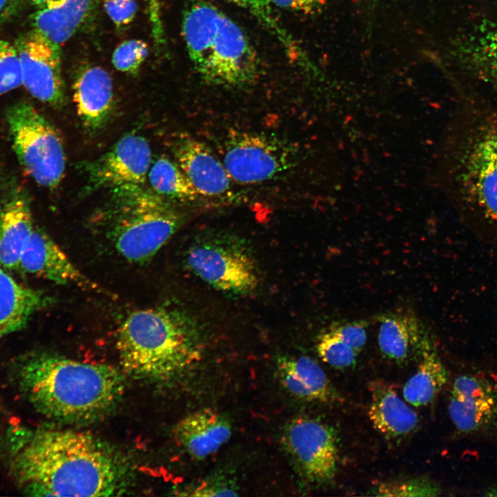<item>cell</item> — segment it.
I'll return each instance as SVG.
<instances>
[{
	"label": "cell",
	"mask_w": 497,
	"mask_h": 497,
	"mask_svg": "<svg viewBox=\"0 0 497 497\" xmlns=\"http://www.w3.org/2000/svg\"><path fill=\"white\" fill-rule=\"evenodd\" d=\"M13 469L32 494L108 496L121 491V465L111 450L88 433L48 429L17 442Z\"/></svg>",
	"instance_id": "cell-1"
},
{
	"label": "cell",
	"mask_w": 497,
	"mask_h": 497,
	"mask_svg": "<svg viewBox=\"0 0 497 497\" xmlns=\"http://www.w3.org/2000/svg\"><path fill=\"white\" fill-rule=\"evenodd\" d=\"M20 387L46 417L67 423H85L107 414L121 397V376L113 367L39 353L19 368Z\"/></svg>",
	"instance_id": "cell-2"
},
{
	"label": "cell",
	"mask_w": 497,
	"mask_h": 497,
	"mask_svg": "<svg viewBox=\"0 0 497 497\" xmlns=\"http://www.w3.org/2000/svg\"><path fill=\"white\" fill-rule=\"evenodd\" d=\"M200 327L187 312L173 307L139 309L119 326L116 347L123 369L137 378L165 380L199 354Z\"/></svg>",
	"instance_id": "cell-3"
},
{
	"label": "cell",
	"mask_w": 497,
	"mask_h": 497,
	"mask_svg": "<svg viewBox=\"0 0 497 497\" xmlns=\"http://www.w3.org/2000/svg\"><path fill=\"white\" fill-rule=\"evenodd\" d=\"M182 35L188 56L207 83L244 87L258 77L257 53L242 29L213 3L191 0L185 7Z\"/></svg>",
	"instance_id": "cell-4"
},
{
	"label": "cell",
	"mask_w": 497,
	"mask_h": 497,
	"mask_svg": "<svg viewBox=\"0 0 497 497\" xmlns=\"http://www.w3.org/2000/svg\"><path fill=\"white\" fill-rule=\"evenodd\" d=\"M113 191L100 220L104 235L123 259L147 262L182 225L183 215L165 197L143 186Z\"/></svg>",
	"instance_id": "cell-5"
},
{
	"label": "cell",
	"mask_w": 497,
	"mask_h": 497,
	"mask_svg": "<svg viewBox=\"0 0 497 497\" xmlns=\"http://www.w3.org/2000/svg\"><path fill=\"white\" fill-rule=\"evenodd\" d=\"M188 268L215 289L231 296L254 292L260 271L254 253L243 238L226 232L196 237L186 253Z\"/></svg>",
	"instance_id": "cell-6"
},
{
	"label": "cell",
	"mask_w": 497,
	"mask_h": 497,
	"mask_svg": "<svg viewBox=\"0 0 497 497\" xmlns=\"http://www.w3.org/2000/svg\"><path fill=\"white\" fill-rule=\"evenodd\" d=\"M6 120L14 150L23 170L39 185L56 188L66 167L64 144L57 130L26 101L12 105Z\"/></svg>",
	"instance_id": "cell-7"
},
{
	"label": "cell",
	"mask_w": 497,
	"mask_h": 497,
	"mask_svg": "<svg viewBox=\"0 0 497 497\" xmlns=\"http://www.w3.org/2000/svg\"><path fill=\"white\" fill-rule=\"evenodd\" d=\"M469 144L463 176L469 226L497 245V130H481Z\"/></svg>",
	"instance_id": "cell-8"
},
{
	"label": "cell",
	"mask_w": 497,
	"mask_h": 497,
	"mask_svg": "<svg viewBox=\"0 0 497 497\" xmlns=\"http://www.w3.org/2000/svg\"><path fill=\"white\" fill-rule=\"evenodd\" d=\"M222 162L231 179L242 184L271 180L296 163L292 144L257 133L231 131L223 143Z\"/></svg>",
	"instance_id": "cell-9"
},
{
	"label": "cell",
	"mask_w": 497,
	"mask_h": 497,
	"mask_svg": "<svg viewBox=\"0 0 497 497\" xmlns=\"http://www.w3.org/2000/svg\"><path fill=\"white\" fill-rule=\"evenodd\" d=\"M282 442L304 481L321 486L334 479L338 452L336 436L331 427L320 420L297 417L285 427Z\"/></svg>",
	"instance_id": "cell-10"
},
{
	"label": "cell",
	"mask_w": 497,
	"mask_h": 497,
	"mask_svg": "<svg viewBox=\"0 0 497 497\" xmlns=\"http://www.w3.org/2000/svg\"><path fill=\"white\" fill-rule=\"evenodd\" d=\"M21 72V83L37 100L55 108L65 104L60 46L38 31L20 36L14 43Z\"/></svg>",
	"instance_id": "cell-11"
},
{
	"label": "cell",
	"mask_w": 497,
	"mask_h": 497,
	"mask_svg": "<svg viewBox=\"0 0 497 497\" xmlns=\"http://www.w3.org/2000/svg\"><path fill=\"white\" fill-rule=\"evenodd\" d=\"M147 140L136 133L121 137L108 151L86 166L94 188L112 190L143 186L151 164Z\"/></svg>",
	"instance_id": "cell-12"
},
{
	"label": "cell",
	"mask_w": 497,
	"mask_h": 497,
	"mask_svg": "<svg viewBox=\"0 0 497 497\" xmlns=\"http://www.w3.org/2000/svg\"><path fill=\"white\" fill-rule=\"evenodd\" d=\"M448 411L459 433H490L497 428V388L480 376L460 375L452 385Z\"/></svg>",
	"instance_id": "cell-13"
},
{
	"label": "cell",
	"mask_w": 497,
	"mask_h": 497,
	"mask_svg": "<svg viewBox=\"0 0 497 497\" xmlns=\"http://www.w3.org/2000/svg\"><path fill=\"white\" fill-rule=\"evenodd\" d=\"M19 269L59 284H70L101 292L102 289L85 275L41 229L34 228L21 253Z\"/></svg>",
	"instance_id": "cell-14"
},
{
	"label": "cell",
	"mask_w": 497,
	"mask_h": 497,
	"mask_svg": "<svg viewBox=\"0 0 497 497\" xmlns=\"http://www.w3.org/2000/svg\"><path fill=\"white\" fill-rule=\"evenodd\" d=\"M171 150L179 166L200 196L220 197L231 188V178L224 164L204 143L188 135H177Z\"/></svg>",
	"instance_id": "cell-15"
},
{
	"label": "cell",
	"mask_w": 497,
	"mask_h": 497,
	"mask_svg": "<svg viewBox=\"0 0 497 497\" xmlns=\"http://www.w3.org/2000/svg\"><path fill=\"white\" fill-rule=\"evenodd\" d=\"M73 101L83 126L90 132L101 129L110 117L114 102L108 72L98 66L83 68L74 81Z\"/></svg>",
	"instance_id": "cell-16"
},
{
	"label": "cell",
	"mask_w": 497,
	"mask_h": 497,
	"mask_svg": "<svg viewBox=\"0 0 497 497\" xmlns=\"http://www.w3.org/2000/svg\"><path fill=\"white\" fill-rule=\"evenodd\" d=\"M231 431V423L225 416L205 409L180 420L173 429V436L190 456L202 460L226 443Z\"/></svg>",
	"instance_id": "cell-17"
},
{
	"label": "cell",
	"mask_w": 497,
	"mask_h": 497,
	"mask_svg": "<svg viewBox=\"0 0 497 497\" xmlns=\"http://www.w3.org/2000/svg\"><path fill=\"white\" fill-rule=\"evenodd\" d=\"M98 0H55L31 17L33 29L61 47L94 16Z\"/></svg>",
	"instance_id": "cell-18"
},
{
	"label": "cell",
	"mask_w": 497,
	"mask_h": 497,
	"mask_svg": "<svg viewBox=\"0 0 497 497\" xmlns=\"http://www.w3.org/2000/svg\"><path fill=\"white\" fill-rule=\"evenodd\" d=\"M51 303L50 297L18 283L0 264V339L23 329Z\"/></svg>",
	"instance_id": "cell-19"
},
{
	"label": "cell",
	"mask_w": 497,
	"mask_h": 497,
	"mask_svg": "<svg viewBox=\"0 0 497 497\" xmlns=\"http://www.w3.org/2000/svg\"><path fill=\"white\" fill-rule=\"evenodd\" d=\"M282 386L307 401L331 402L337 395L322 367L308 356H282L277 362Z\"/></svg>",
	"instance_id": "cell-20"
},
{
	"label": "cell",
	"mask_w": 497,
	"mask_h": 497,
	"mask_svg": "<svg viewBox=\"0 0 497 497\" xmlns=\"http://www.w3.org/2000/svg\"><path fill=\"white\" fill-rule=\"evenodd\" d=\"M34 228L30 204L21 193L13 194L0 206V264L6 269H19Z\"/></svg>",
	"instance_id": "cell-21"
},
{
	"label": "cell",
	"mask_w": 497,
	"mask_h": 497,
	"mask_svg": "<svg viewBox=\"0 0 497 497\" xmlns=\"http://www.w3.org/2000/svg\"><path fill=\"white\" fill-rule=\"evenodd\" d=\"M368 415L374 427L388 439L401 438L417 427L419 418L390 386L374 382Z\"/></svg>",
	"instance_id": "cell-22"
},
{
	"label": "cell",
	"mask_w": 497,
	"mask_h": 497,
	"mask_svg": "<svg viewBox=\"0 0 497 497\" xmlns=\"http://www.w3.org/2000/svg\"><path fill=\"white\" fill-rule=\"evenodd\" d=\"M420 348V362L402 390L405 401L416 407L433 401L447 381L446 369L427 338L422 340Z\"/></svg>",
	"instance_id": "cell-23"
},
{
	"label": "cell",
	"mask_w": 497,
	"mask_h": 497,
	"mask_svg": "<svg viewBox=\"0 0 497 497\" xmlns=\"http://www.w3.org/2000/svg\"><path fill=\"white\" fill-rule=\"evenodd\" d=\"M417 321L407 315L390 314L381 318L378 345L382 353L397 362L405 360L414 346L420 347L421 340Z\"/></svg>",
	"instance_id": "cell-24"
},
{
	"label": "cell",
	"mask_w": 497,
	"mask_h": 497,
	"mask_svg": "<svg viewBox=\"0 0 497 497\" xmlns=\"http://www.w3.org/2000/svg\"><path fill=\"white\" fill-rule=\"evenodd\" d=\"M148 178L154 192L164 197L193 202L200 196L177 162L167 157L150 166Z\"/></svg>",
	"instance_id": "cell-25"
},
{
	"label": "cell",
	"mask_w": 497,
	"mask_h": 497,
	"mask_svg": "<svg viewBox=\"0 0 497 497\" xmlns=\"http://www.w3.org/2000/svg\"><path fill=\"white\" fill-rule=\"evenodd\" d=\"M252 14L257 20L282 43L289 57L298 60L301 50L291 36L276 19L269 0H228Z\"/></svg>",
	"instance_id": "cell-26"
},
{
	"label": "cell",
	"mask_w": 497,
	"mask_h": 497,
	"mask_svg": "<svg viewBox=\"0 0 497 497\" xmlns=\"http://www.w3.org/2000/svg\"><path fill=\"white\" fill-rule=\"evenodd\" d=\"M316 349L321 359L336 369H346L355 363V351L331 330L318 338Z\"/></svg>",
	"instance_id": "cell-27"
},
{
	"label": "cell",
	"mask_w": 497,
	"mask_h": 497,
	"mask_svg": "<svg viewBox=\"0 0 497 497\" xmlns=\"http://www.w3.org/2000/svg\"><path fill=\"white\" fill-rule=\"evenodd\" d=\"M440 491L432 480L418 478L381 483L371 492L377 496H436Z\"/></svg>",
	"instance_id": "cell-28"
},
{
	"label": "cell",
	"mask_w": 497,
	"mask_h": 497,
	"mask_svg": "<svg viewBox=\"0 0 497 497\" xmlns=\"http://www.w3.org/2000/svg\"><path fill=\"white\" fill-rule=\"evenodd\" d=\"M148 53L147 43L140 39H130L120 43L114 50L112 63L119 71L137 73Z\"/></svg>",
	"instance_id": "cell-29"
},
{
	"label": "cell",
	"mask_w": 497,
	"mask_h": 497,
	"mask_svg": "<svg viewBox=\"0 0 497 497\" xmlns=\"http://www.w3.org/2000/svg\"><path fill=\"white\" fill-rule=\"evenodd\" d=\"M473 49L475 62L497 81V19L477 39Z\"/></svg>",
	"instance_id": "cell-30"
},
{
	"label": "cell",
	"mask_w": 497,
	"mask_h": 497,
	"mask_svg": "<svg viewBox=\"0 0 497 497\" xmlns=\"http://www.w3.org/2000/svg\"><path fill=\"white\" fill-rule=\"evenodd\" d=\"M21 84V66L14 44L0 39V96Z\"/></svg>",
	"instance_id": "cell-31"
},
{
	"label": "cell",
	"mask_w": 497,
	"mask_h": 497,
	"mask_svg": "<svg viewBox=\"0 0 497 497\" xmlns=\"http://www.w3.org/2000/svg\"><path fill=\"white\" fill-rule=\"evenodd\" d=\"M105 12L117 28L128 26L137 11L135 0H103Z\"/></svg>",
	"instance_id": "cell-32"
},
{
	"label": "cell",
	"mask_w": 497,
	"mask_h": 497,
	"mask_svg": "<svg viewBox=\"0 0 497 497\" xmlns=\"http://www.w3.org/2000/svg\"><path fill=\"white\" fill-rule=\"evenodd\" d=\"M366 323L355 321L333 325L331 330L355 352L360 351L367 342Z\"/></svg>",
	"instance_id": "cell-33"
},
{
	"label": "cell",
	"mask_w": 497,
	"mask_h": 497,
	"mask_svg": "<svg viewBox=\"0 0 497 497\" xmlns=\"http://www.w3.org/2000/svg\"><path fill=\"white\" fill-rule=\"evenodd\" d=\"M163 0H146L148 15L153 39L157 48L165 44L164 28L162 20Z\"/></svg>",
	"instance_id": "cell-34"
},
{
	"label": "cell",
	"mask_w": 497,
	"mask_h": 497,
	"mask_svg": "<svg viewBox=\"0 0 497 497\" xmlns=\"http://www.w3.org/2000/svg\"><path fill=\"white\" fill-rule=\"evenodd\" d=\"M271 3L282 8L313 15L319 13L325 4V0H269Z\"/></svg>",
	"instance_id": "cell-35"
},
{
	"label": "cell",
	"mask_w": 497,
	"mask_h": 497,
	"mask_svg": "<svg viewBox=\"0 0 497 497\" xmlns=\"http://www.w3.org/2000/svg\"><path fill=\"white\" fill-rule=\"evenodd\" d=\"M191 495L195 496H236L235 491L217 481L204 482L191 491Z\"/></svg>",
	"instance_id": "cell-36"
},
{
	"label": "cell",
	"mask_w": 497,
	"mask_h": 497,
	"mask_svg": "<svg viewBox=\"0 0 497 497\" xmlns=\"http://www.w3.org/2000/svg\"><path fill=\"white\" fill-rule=\"evenodd\" d=\"M24 0H0V28L21 10Z\"/></svg>",
	"instance_id": "cell-37"
},
{
	"label": "cell",
	"mask_w": 497,
	"mask_h": 497,
	"mask_svg": "<svg viewBox=\"0 0 497 497\" xmlns=\"http://www.w3.org/2000/svg\"><path fill=\"white\" fill-rule=\"evenodd\" d=\"M37 8H42L55 0H28Z\"/></svg>",
	"instance_id": "cell-38"
},
{
	"label": "cell",
	"mask_w": 497,
	"mask_h": 497,
	"mask_svg": "<svg viewBox=\"0 0 497 497\" xmlns=\"http://www.w3.org/2000/svg\"><path fill=\"white\" fill-rule=\"evenodd\" d=\"M486 496H497V487H490L486 491Z\"/></svg>",
	"instance_id": "cell-39"
},
{
	"label": "cell",
	"mask_w": 497,
	"mask_h": 497,
	"mask_svg": "<svg viewBox=\"0 0 497 497\" xmlns=\"http://www.w3.org/2000/svg\"><path fill=\"white\" fill-rule=\"evenodd\" d=\"M374 1H376V0H374Z\"/></svg>",
	"instance_id": "cell-40"
}]
</instances>
